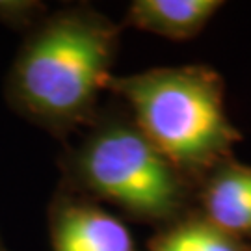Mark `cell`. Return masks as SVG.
I'll return each mask as SVG.
<instances>
[{
    "instance_id": "5b68a950",
    "label": "cell",
    "mask_w": 251,
    "mask_h": 251,
    "mask_svg": "<svg viewBox=\"0 0 251 251\" xmlns=\"http://www.w3.org/2000/svg\"><path fill=\"white\" fill-rule=\"evenodd\" d=\"M196 210L225 233L251 236V166L227 158L196 188Z\"/></svg>"
},
{
    "instance_id": "7a4b0ae2",
    "label": "cell",
    "mask_w": 251,
    "mask_h": 251,
    "mask_svg": "<svg viewBox=\"0 0 251 251\" xmlns=\"http://www.w3.org/2000/svg\"><path fill=\"white\" fill-rule=\"evenodd\" d=\"M60 190L164 227L196 208V186L138 128L123 104H108L60 156Z\"/></svg>"
},
{
    "instance_id": "52a82bcc",
    "label": "cell",
    "mask_w": 251,
    "mask_h": 251,
    "mask_svg": "<svg viewBox=\"0 0 251 251\" xmlns=\"http://www.w3.org/2000/svg\"><path fill=\"white\" fill-rule=\"evenodd\" d=\"M145 251H251V244L225 233L194 208L158 227Z\"/></svg>"
},
{
    "instance_id": "3957f363",
    "label": "cell",
    "mask_w": 251,
    "mask_h": 251,
    "mask_svg": "<svg viewBox=\"0 0 251 251\" xmlns=\"http://www.w3.org/2000/svg\"><path fill=\"white\" fill-rule=\"evenodd\" d=\"M108 91L196 188L218 164L233 158V147L242 140L225 110L224 78L208 65L112 76Z\"/></svg>"
},
{
    "instance_id": "ba28073f",
    "label": "cell",
    "mask_w": 251,
    "mask_h": 251,
    "mask_svg": "<svg viewBox=\"0 0 251 251\" xmlns=\"http://www.w3.org/2000/svg\"><path fill=\"white\" fill-rule=\"evenodd\" d=\"M49 15V8L36 0H0V25L28 34Z\"/></svg>"
},
{
    "instance_id": "6da1fadb",
    "label": "cell",
    "mask_w": 251,
    "mask_h": 251,
    "mask_svg": "<svg viewBox=\"0 0 251 251\" xmlns=\"http://www.w3.org/2000/svg\"><path fill=\"white\" fill-rule=\"evenodd\" d=\"M121 30L88 4L49 13L25 34L6 75L9 110L67 145L69 136L99 114Z\"/></svg>"
},
{
    "instance_id": "277c9868",
    "label": "cell",
    "mask_w": 251,
    "mask_h": 251,
    "mask_svg": "<svg viewBox=\"0 0 251 251\" xmlns=\"http://www.w3.org/2000/svg\"><path fill=\"white\" fill-rule=\"evenodd\" d=\"M47 218L52 251H138L123 220L90 198L58 188Z\"/></svg>"
},
{
    "instance_id": "8992f818",
    "label": "cell",
    "mask_w": 251,
    "mask_h": 251,
    "mask_svg": "<svg viewBox=\"0 0 251 251\" xmlns=\"http://www.w3.org/2000/svg\"><path fill=\"white\" fill-rule=\"evenodd\" d=\"M220 0H136L126 11L125 25L173 41L192 39L206 26Z\"/></svg>"
},
{
    "instance_id": "9c48e42d",
    "label": "cell",
    "mask_w": 251,
    "mask_h": 251,
    "mask_svg": "<svg viewBox=\"0 0 251 251\" xmlns=\"http://www.w3.org/2000/svg\"><path fill=\"white\" fill-rule=\"evenodd\" d=\"M0 251H8L6 244H4V240H2V234H0Z\"/></svg>"
}]
</instances>
